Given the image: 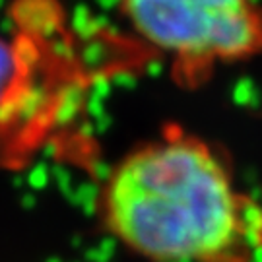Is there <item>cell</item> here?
Returning a JSON list of instances; mask_svg holds the SVG:
<instances>
[{
	"label": "cell",
	"instance_id": "obj_2",
	"mask_svg": "<svg viewBox=\"0 0 262 262\" xmlns=\"http://www.w3.org/2000/svg\"><path fill=\"white\" fill-rule=\"evenodd\" d=\"M121 10L144 41L183 64L229 62L262 45L254 0H121Z\"/></svg>",
	"mask_w": 262,
	"mask_h": 262
},
{
	"label": "cell",
	"instance_id": "obj_3",
	"mask_svg": "<svg viewBox=\"0 0 262 262\" xmlns=\"http://www.w3.org/2000/svg\"><path fill=\"white\" fill-rule=\"evenodd\" d=\"M2 60H4V56H0V76H2V68H4V66H2Z\"/></svg>",
	"mask_w": 262,
	"mask_h": 262
},
{
	"label": "cell",
	"instance_id": "obj_1",
	"mask_svg": "<svg viewBox=\"0 0 262 262\" xmlns=\"http://www.w3.org/2000/svg\"><path fill=\"white\" fill-rule=\"evenodd\" d=\"M99 202L107 231L150 262H249L262 249L260 208L190 134H161L122 156Z\"/></svg>",
	"mask_w": 262,
	"mask_h": 262
}]
</instances>
